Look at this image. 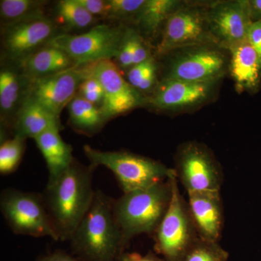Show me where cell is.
I'll return each instance as SVG.
<instances>
[{
	"label": "cell",
	"instance_id": "obj_23",
	"mask_svg": "<svg viewBox=\"0 0 261 261\" xmlns=\"http://www.w3.org/2000/svg\"><path fill=\"white\" fill-rule=\"evenodd\" d=\"M22 84L20 78L17 73L10 69H3L0 72V109L2 118L9 122L10 117L13 116L17 109L18 112L22 106Z\"/></svg>",
	"mask_w": 261,
	"mask_h": 261
},
{
	"label": "cell",
	"instance_id": "obj_10",
	"mask_svg": "<svg viewBox=\"0 0 261 261\" xmlns=\"http://www.w3.org/2000/svg\"><path fill=\"white\" fill-rule=\"evenodd\" d=\"M182 49L170 61L164 80L219 82L227 73L229 58L222 48L207 44Z\"/></svg>",
	"mask_w": 261,
	"mask_h": 261
},
{
	"label": "cell",
	"instance_id": "obj_7",
	"mask_svg": "<svg viewBox=\"0 0 261 261\" xmlns=\"http://www.w3.org/2000/svg\"><path fill=\"white\" fill-rule=\"evenodd\" d=\"M126 30L121 27L101 24L78 35L58 34L47 46L64 51L76 65L117 58Z\"/></svg>",
	"mask_w": 261,
	"mask_h": 261
},
{
	"label": "cell",
	"instance_id": "obj_16",
	"mask_svg": "<svg viewBox=\"0 0 261 261\" xmlns=\"http://www.w3.org/2000/svg\"><path fill=\"white\" fill-rule=\"evenodd\" d=\"M187 202L200 238L219 243L224 226L220 192H192L188 194Z\"/></svg>",
	"mask_w": 261,
	"mask_h": 261
},
{
	"label": "cell",
	"instance_id": "obj_35",
	"mask_svg": "<svg viewBox=\"0 0 261 261\" xmlns=\"http://www.w3.org/2000/svg\"><path fill=\"white\" fill-rule=\"evenodd\" d=\"M117 261H165L163 258L158 257L152 252H149L145 255L138 252H124L121 254Z\"/></svg>",
	"mask_w": 261,
	"mask_h": 261
},
{
	"label": "cell",
	"instance_id": "obj_1",
	"mask_svg": "<svg viewBox=\"0 0 261 261\" xmlns=\"http://www.w3.org/2000/svg\"><path fill=\"white\" fill-rule=\"evenodd\" d=\"M94 167L78 161L43 192L51 224L59 241H69L93 202Z\"/></svg>",
	"mask_w": 261,
	"mask_h": 261
},
{
	"label": "cell",
	"instance_id": "obj_11",
	"mask_svg": "<svg viewBox=\"0 0 261 261\" xmlns=\"http://www.w3.org/2000/svg\"><path fill=\"white\" fill-rule=\"evenodd\" d=\"M91 63L75 65L55 74L29 82L27 97L60 118L63 108L75 97L81 84L91 75Z\"/></svg>",
	"mask_w": 261,
	"mask_h": 261
},
{
	"label": "cell",
	"instance_id": "obj_24",
	"mask_svg": "<svg viewBox=\"0 0 261 261\" xmlns=\"http://www.w3.org/2000/svg\"><path fill=\"white\" fill-rule=\"evenodd\" d=\"M44 1L37 0H2L0 15L4 25L29 19L44 16Z\"/></svg>",
	"mask_w": 261,
	"mask_h": 261
},
{
	"label": "cell",
	"instance_id": "obj_6",
	"mask_svg": "<svg viewBox=\"0 0 261 261\" xmlns=\"http://www.w3.org/2000/svg\"><path fill=\"white\" fill-rule=\"evenodd\" d=\"M0 210L15 234L59 241L42 194L5 189L0 195Z\"/></svg>",
	"mask_w": 261,
	"mask_h": 261
},
{
	"label": "cell",
	"instance_id": "obj_27",
	"mask_svg": "<svg viewBox=\"0 0 261 261\" xmlns=\"http://www.w3.org/2000/svg\"><path fill=\"white\" fill-rule=\"evenodd\" d=\"M228 252L219 243L199 238L181 261H228Z\"/></svg>",
	"mask_w": 261,
	"mask_h": 261
},
{
	"label": "cell",
	"instance_id": "obj_5",
	"mask_svg": "<svg viewBox=\"0 0 261 261\" xmlns=\"http://www.w3.org/2000/svg\"><path fill=\"white\" fill-rule=\"evenodd\" d=\"M172 197L166 214L156 229L154 250L165 261H181L192 245L198 240L188 202L182 196L176 172L169 177Z\"/></svg>",
	"mask_w": 261,
	"mask_h": 261
},
{
	"label": "cell",
	"instance_id": "obj_31",
	"mask_svg": "<svg viewBox=\"0 0 261 261\" xmlns=\"http://www.w3.org/2000/svg\"><path fill=\"white\" fill-rule=\"evenodd\" d=\"M154 61V58L151 57L147 61L132 66L127 73V82L135 89H138L141 82Z\"/></svg>",
	"mask_w": 261,
	"mask_h": 261
},
{
	"label": "cell",
	"instance_id": "obj_4",
	"mask_svg": "<svg viewBox=\"0 0 261 261\" xmlns=\"http://www.w3.org/2000/svg\"><path fill=\"white\" fill-rule=\"evenodd\" d=\"M84 152L92 167L103 166L114 174L123 193L166 181L175 173L160 161L126 151H102L85 145Z\"/></svg>",
	"mask_w": 261,
	"mask_h": 261
},
{
	"label": "cell",
	"instance_id": "obj_26",
	"mask_svg": "<svg viewBox=\"0 0 261 261\" xmlns=\"http://www.w3.org/2000/svg\"><path fill=\"white\" fill-rule=\"evenodd\" d=\"M27 139L13 136L1 142L0 146V173L3 176L14 173L21 162Z\"/></svg>",
	"mask_w": 261,
	"mask_h": 261
},
{
	"label": "cell",
	"instance_id": "obj_37",
	"mask_svg": "<svg viewBox=\"0 0 261 261\" xmlns=\"http://www.w3.org/2000/svg\"><path fill=\"white\" fill-rule=\"evenodd\" d=\"M37 261H82L78 257L72 256L63 251H56L47 255H42Z\"/></svg>",
	"mask_w": 261,
	"mask_h": 261
},
{
	"label": "cell",
	"instance_id": "obj_21",
	"mask_svg": "<svg viewBox=\"0 0 261 261\" xmlns=\"http://www.w3.org/2000/svg\"><path fill=\"white\" fill-rule=\"evenodd\" d=\"M182 3L177 0H145L136 21L145 34L154 36Z\"/></svg>",
	"mask_w": 261,
	"mask_h": 261
},
{
	"label": "cell",
	"instance_id": "obj_29",
	"mask_svg": "<svg viewBox=\"0 0 261 261\" xmlns=\"http://www.w3.org/2000/svg\"><path fill=\"white\" fill-rule=\"evenodd\" d=\"M79 92L81 97L92 104L97 105L98 103L102 102L104 92L102 85L92 74L82 82Z\"/></svg>",
	"mask_w": 261,
	"mask_h": 261
},
{
	"label": "cell",
	"instance_id": "obj_38",
	"mask_svg": "<svg viewBox=\"0 0 261 261\" xmlns=\"http://www.w3.org/2000/svg\"><path fill=\"white\" fill-rule=\"evenodd\" d=\"M252 22L261 20V0H249Z\"/></svg>",
	"mask_w": 261,
	"mask_h": 261
},
{
	"label": "cell",
	"instance_id": "obj_18",
	"mask_svg": "<svg viewBox=\"0 0 261 261\" xmlns=\"http://www.w3.org/2000/svg\"><path fill=\"white\" fill-rule=\"evenodd\" d=\"M61 129L60 118L29 97H25L13 122V136L35 139L47 130Z\"/></svg>",
	"mask_w": 261,
	"mask_h": 261
},
{
	"label": "cell",
	"instance_id": "obj_32",
	"mask_svg": "<svg viewBox=\"0 0 261 261\" xmlns=\"http://www.w3.org/2000/svg\"><path fill=\"white\" fill-rule=\"evenodd\" d=\"M79 4L87 10L91 15L107 18L108 12V1L103 0H76Z\"/></svg>",
	"mask_w": 261,
	"mask_h": 261
},
{
	"label": "cell",
	"instance_id": "obj_12",
	"mask_svg": "<svg viewBox=\"0 0 261 261\" xmlns=\"http://www.w3.org/2000/svg\"><path fill=\"white\" fill-rule=\"evenodd\" d=\"M207 18L213 42L227 50L247 40L252 23L249 0L213 3L207 7Z\"/></svg>",
	"mask_w": 261,
	"mask_h": 261
},
{
	"label": "cell",
	"instance_id": "obj_36",
	"mask_svg": "<svg viewBox=\"0 0 261 261\" xmlns=\"http://www.w3.org/2000/svg\"><path fill=\"white\" fill-rule=\"evenodd\" d=\"M157 64L154 61L151 65L147 73H146L143 80L141 82L137 89L140 91H148L152 88L154 86V82H155L156 78H157Z\"/></svg>",
	"mask_w": 261,
	"mask_h": 261
},
{
	"label": "cell",
	"instance_id": "obj_9",
	"mask_svg": "<svg viewBox=\"0 0 261 261\" xmlns=\"http://www.w3.org/2000/svg\"><path fill=\"white\" fill-rule=\"evenodd\" d=\"M207 7L182 3L165 23L162 38L156 49L158 56H166L176 49L201 44H214L207 23Z\"/></svg>",
	"mask_w": 261,
	"mask_h": 261
},
{
	"label": "cell",
	"instance_id": "obj_20",
	"mask_svg": "<svg viewBox=\"0 0 261 261\" xmlns=\"http://www.w3.org/2000/svg\"><path fill=\"white\" fill-rule=\"evenodd\" d=\"M20 63L24 76L29 81L55 74L76 65L64 51L47 45Z\"/></svg>",
	"mask_w": 261,
	"mask_h": 261
},
{
	"label": "cell",
	"instance_id": "obj_28",
	"mask_svg": "<svg viewBox=\"0 0 261 261\" xmlns=\"http://www.w3.org/2000/svg\"><path fill=\"white\" fill-rule=\"evenodd\" d=\"M145 2V0H108L107 18L115 20L135 19Z\"/></svg>",
	"mask_w": 261,
	"mask_h": 261
},
{
	"label": "cell",
	"instance_id": "obj_22",
	"mask_svg": "<svg viewBox=\"0 0 261 261\" xmlns=\"http://www.w3.org/2000/svg\"><path fill=\"white\" fill-rule=\"evenodd\" d=\"M68 111L72 126L85 135L95 134L106 121L100 108L80 95L75 96L69 103Z\"/></svg>",
	"mask_w": 261,
	"mask_h": 261
},
{
	"label": "cell",
	"instance_id": "obj_30",
	"mask_svg": "<svg viewBox=\"0 0 261 261\" xmlns=\"http://www.w3.org/2000/svg\"><path fill=\"white\" fill-rule=\"evenodd\" d=\"M133 29H127L124 39L117 57L118 64L123 68H130L134 65Z\"/></svg>",
	"mask_w": 261,
	"mask_h": 261
},
{
	"label": "cell",
	"instance_id": "obj_19",
	"mask_svg": "<svg viewBox=\"0 0 261 261\" xmlns=\"http://www.w3.org/2000/svg\"><path fill=\"white\" fill-rule=\"evenodd\" d=\"M61 129L47 130L34 139L45 160L49 173L47 185L54 183L74 161L73 148L60 135Z\"/></svg>",
	"mask_w": 261,
	"mask_h": 261
},
{
	"label": "cell",
	"instance_id": "obj_3",
	"mask_svg": "<svg viewBox=\"0 0 261 261\" xmlns=\"http://www.w3.org/2000/svg\"><path fill=\"white\" fill-rule=\"evenodd\" d=\"M172 197L169 178L152 186L123 193L113 199V214L121 229L124 247L136 237H153Z\"/></svg>",
	"mask_w": 261,
	"mask_h": 261
},
{
	"label": "cell",
	"instance_id": "obj_33",
	"mask_svg": "<svg viewBox=\"0 0 261 261\" xmlns=\"http://www.w3.org/2000/svg\"><path fill=\"white\" fill-rule=\"evenodd\" d=\"M134 65L139 64L147 61L151 58L147 46L143 42V39L140 34L134 30ZM133 65V66H134Z\"/></svg>",
	"mask_w": 261,
	"mask_h": 261
},
{
	"label": "cell",
	"instance_id": "obj_14",
	"mask_svg": "<svg viewBox=\"0 0 261 261\" xmlns=\"http://www.w3.org/2000/svg\"><path fill=\"white\" fill-rule=\"evenodd\" d=\"M56 36V25L45 16L4 25L3 45L10 59L21 62Z\"/></svg>",
	"mask_w": 261,
	"mask_h": 261
},
{
	"label": "cell",
	"instance_id": "obj_17",
	"mask_svg": "<svg viewBox=\"0 0 261 261\" xmlns=\"http://www.w3.org/2000/svg\"><path fill=\"white\" fill-rule=\"evenodd\" d=\"M229 51V70L240 92L255 93L261 85V63L248 40L236 44Z\"/></svg>",
	"mask_w": 261,
	"mask_h": 261
},
{
	"label": "cell",
	"instance_id": "obj_15",
	"mask_svg": "<svg viewBox=\"0 0 261 261\" xmlns=\"http://www.w3.org/2000/svg\"><path fill=\"white\" fill-rule=\"evenodd\" d=\"M218 82L163 80L149 102L160 111H178L197 107L214 95Z\"/></svg>",
	"mask_w": 261,
	"mask_h": 261
},
{
	"label": "cell",
	"instance_id": "obj_2",
	"mask_svg": "<svg viewBox=\"0 0 261 261\" xmlns=\"http://www.w3.org/2000/svg\"><path fill=\"white\" fill-rule=\"evenodd\" d=\"M113 199L95 191L89 211L70 238L73 254L82 261H117L126 247L113 208Z\"/></svg>",
	"mask_w": 261,
	"mask_h": 261
},
{
	"label": "cell",
	"instance_id": "obj_13",
	"mask_svg": "<svg viewBox=\"0 0 261 261\" xmlns=\"http://www.w3.org/2000/svg\"><path fill=\"white\" fill-rule=\"evenodd\" d=\"M90 70L104 92L100 110L105 121L141 107L147 102L140 92L122 76L112 60L91 63Z\"/></svg>",
	"mask_w": 261,
	"mask_h": 261
},
{
	"label": "cell",
	"instance_id": "obj_8",
	"mask_svg": "<svg viewBox=\"0 0 261 261\" xmlns=\"http://www.w3.org/2000/svg\"><path fill=\"white\" fill-rule=\"evenodd\" d=\"M173 169L187 194L220 192L224 183L219 162L206 146L198 142H187L178 147Z\"/></svg>",
	"mask_w": 261,
	"mask_h": 261
},
{
	"label": "cell",
	"instance_id": "obj_25",
	"mask_svg": "<svg viewBox=\"0 0 261 261\" xmlns=\"http://www.w3.org/2000/svg\"><path fill=\"white\" fill-rule=\"evenodd\" d=\"M56 9L58 18L68 28L84 29L93 24L95 20L76 0H61Z\"/></svg>",
	"mask_w": 261,
	"mask_h": 261
},
{
	"label": "cell",
	"instance_id": "obj_34",
	"mask_svg": "<svg viewBox=\"0 0 261 261\" xmlns=\"http://www.w3.org/2000/svg\"><path fill=\"white\" fill-rule=\"evenodd\" d=\"M247 40L256 51L261 63V20L252 22L249 29Z\"/></svg>",
	"mask_w": 261,
	"mask_h": 261
}]
</instances>
